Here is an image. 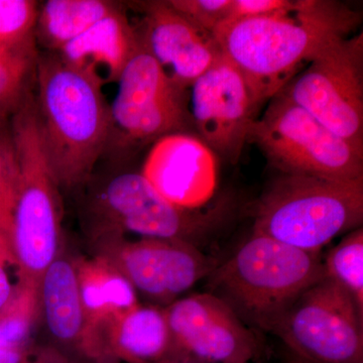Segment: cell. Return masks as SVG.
<instances>
[{"label": "cell", "instance_id": "6da1fadb", "mask_svg": "<svg viewBox=\"0 0 363 363\" xmlns=\"http://www.w3.org/2000/svg\"><path fill=\"white\" fill-rule=\"evenodd\" d=\"M359 14L329 0H295L279 13L222 23L213 35L245 79L253 104L281 92L305 64L334 40L350 37Z\"/></svg>", "mask_w": 363, "mask_h": 363}, {"label": "cell", "instance_id": "7a4b0ae2", "mask_svg": "<svg viewBox=\"0 0 363 363\" xmlns=\"http://www.w3.org/2000/svg\"><path fill=\"white\" fill-rule=\"evenodd\" d=\"M33 85L38 131L52 176L60 189L80 187L111 145L104 85L57 52L40 51Z\"/></svg>", "mask_w": 363, "mask_h": 363}, {"label": "cell", "instance_id": "3957f363", "mask_svg": "<svg viewBox=\"0 0 363 363\" xmlns=\"http://www.w3.org/2000/svg\"><path fill=\"white\" fill-rule=\"evenodd\" d=\"M324 278L320 252L257 234L207 277L209 293L230 306L252 330L264 332H272L298 296Z\"/></svg>", "mask_w": 363, "mask_h": 363}, {"label": "cell", "instance_id": "277c9868", "mask_svg": "<svg viewBox=\"0 0 363 363\" xmlns=\"http://www.w3.org/2000/svg\"><path fill=\"white\" fill-rule=\"evenodd\" d=\"M11 124L18 181L9 245L20 285L39 289L45 269L58 257L62 205L58 184L40 143L33 90L11 112Z\"/></svg>", "mask_w": 363, "mask_h": 363}, {"label": "cell", "instance_id": "5b68a950", "mask_svg": "<svg viewBox=\"0 0 363 363\" xmlns=\"http://www.w3.org/2000/svg\"><path fill=\"white\" fill-rule=\"evenodd\" d=\"M363 178L351 181L281 174L255 209L253 233L321 252L343 233L362 227Z\"/></svg>", "mask_w": 363, "mask_h": 363}, {"label": "cell", "instance_id": "8992f818", "mask_svg": "<svg viewBox=\"0 0 363 363\" xmlns=\"http://www.w3.org/2000/svg\"><path fill=\"white\" fill-rule=\"evenodd\" d=\"M89 211L98 233L113 240L130 233L202 250L220 230L228 207L221 203L200 210L182 209L162 197L140 172H123L97 186Z\"/></svg>", "mask_w": 363, "mask_h": 363}, {"label": "cell", "instance_id": "52a82bcc", "mask_svg": "<svg viewBox=\"0 0 363 363\" xmlns=\"http://www.w3.org/2000/svg\"><path fill=\"white\" fill-rule=\"evenodd\" d=\"M248 142L281 174L351 181L363 178V152L279 92L255 118Z\"/></svg>", "mask_w": 363, "mask_h": 363}, {"label": "cell", "instance_id": "ba28073f", "mask_svg": "<svg viewBox=\"0 0 363 363\" xmlns=\"http://www.w3.org/2000/svg\"><path fill=\"white\" fill-rule=\"evenodd\" d=\"M117 83V94L111 104L108 150H133L152 145L172 133H195L188 90L182 89L164 74L138 38Z\"/></svg>", "mask_w": 363, "mask_h": 363}, {"label": "cell", "instance_id": "9c48e42d", "mask_svg": "<svg viewBox=\"0 0 363 363\" xmlns=\"http://www.w3.org/2000/svg\"><path fill=\"white\" fill-rule=\"evenodd\" d=\"M363 152V35L334 40L281 90Z\"/></svg>", "mask_w": 363, "mask_h": 363}, {"label": "cell", "instance_id": "30bf717a", "mask_svg": "<svg viewBox=\"0 0 363 363\" xmlns=\"http://www.w3.org/2000/svg\"><path fill=\"white\" fill-rule=\"evenodd\" d=\"M272 333L312 363H363V313L331 279L301 294Z\"/></svg>", "mask_w": 363, "mask_h": 363}, {"label": "cell", "instance_id": "8fae6325", "mask_svg": "<svg viewBox=\"0 0 363 363\" xmlns=\"http://www.w3.org/2000/svg\"><path fill=\"white\" fill-rule=\"evenodd\" d=\"M164 313L181 357L202 363H252L262 357L255 331L213 294L179 298Z\"/></svg>", "mask_w": 363, "mask_h": 363}, {"label": "cell", "instance_id": "7c38bea8", "mask_svg": "<svg viewBox=\"0 0 363 363\" xmlns=\"http://www.w3.org/2000/svg\"><path fill=\"white\" fill-rule=\"evenodd\" d=\"M189 108L196 135L216 156L235 164L257 117L245 79L224 58L189 88Z\"/></svg>", "mask_w": 363, "mask_h": 363}, {"label": "cell", "instance_id": "4fadbf2b", "mask_svg": "<svg viewBox=\"0 0 363 363\" xmlns=\"http://www.w3.org/2000/svg\"><path fill=\"white\" fill-rule=\"evenodd\" d=\"M114 259H107L130 281L135 292L169 306L207 278L216 260L200 248L181 241L142 238L128 242L121 238Z\"/></svg>", "mask_w": 363, "mask_h": 363}, {"label": "cell", "instance_id": "5bb4252c", "mask_svg": "<svg viewBox=\"0 0 363 363\" xmlns=\"http://www.w3.org/2000/svg\"><path fill=\"white\" fill-rule=\"evenodd\" d=\"M138 6L143 13L142 26L135 28L140 45L182 89L189 90L221 59L214 35L189 23L167 0L138 2Z\"/></svg>", "mask_w": 363, "mask_h": 363}, {"label": "cell", "instance_id": "9a60e30c", "mask_svg": "<svg viewBox=\"0 0 363 363\" xmlns=\"http://www.w3.org/2000/svg\"><path fill=\"white\" fill-rule=\"evenodd\" d=\"M216 155L192 133H177L155 142L140 173L167 201L186 210L206 208L218 179Z\"/></svg>", "mask_w": 363, "mask_h": 363}, {"label": "cell", "instance_id": "2e32d148", "mask_svg": "<svg viewBox=\"0 0 363 363\" xmlns=\"http://www.w3.org/2000/svg\"><path fill=\"white\" fill-rule=\"evenodd\" d=\"M136 45L135 28L121 6L57 54L104 86L118 81Z\"/></svg>", "mask_w": 363, "mask_h": 363}, {"label": "cell", "instance_id": "e0dca14e", "mask_svg": "<svg viewBox=\"0 0 363 363\" xmlns=\"http://www.w3.org/2000/svg\"><path fill=\"white\" fill-rule=\"evenodd\" d=\"M117 350L133 363H155L181 357L172 338L164 308L136 305L113 317Z\"/></svg>", "mask_w": 363, "mask_h": 363}, {"label": "cell", "instance_id": "ac0fdd59", "mask_svg": "<svg viewBox=\"0 0 363 363\" xmlns=\"http://www.w3.org/2000/svg\"><path fill=\"white\" fill-rule=\"evenodd\" d=\"M45 324L55 338L75 340L85 327L86 316L77 269L68 259L57 257L45 269L39 285Z\"/></svg>", "mask_w": 363, "mask_h": 363}, {"label": "cell", "instance_id": "d6986e66", "mask_svg": "<svg viewBox=\"0 0 363 363\" xmlns=\"http://www.w3.org/2000/svg\"><path fill=\"white\" fill-rule=\"evenodd\" d=\"M121 6L108 0H48L39 4L35 30L37 47L58 52Z\"/></svg>", "mask_w": 363, "mask_h": 363}, {"label": "cell", "instance_id": "ffe728a7", "mask_svg": "<svg viewBox=\"0 0 363 363\" xmlns=\"http://www.w3.org/2000/svg\"><path fill=\"white\" fill-rule=\"evenodd\" d=\"M77 274L86 318H113L138 305L135 288L108 259L86 262Z\"/></svg>", "mask_w": 363, "mask_h": 363}, {"label": "cell", "instance_id": "44dd1931", "mask_svg": "<svg viewBox=\"0 0 363 363\" xmlns=\"http://www.w3.org/2000/svg\"><path fill=\"white\" fill-rule=\"evenodd\" d=\"M325 277L337 284L363 313V229H354L323 260Z\"/></svg>", "mask_w": 363, "mask_h": 363}, {"label": "cell", "instance_id": "7402d4cb", "mask_svg": "<svg viewBox=\"0 0 363 363\" xmlns=\"http://www.w3.org/2000/svg\"><path fill=\"white\" fill-rule=\"evenodd\" d=\"M38 48L0 50V112H11L35 80Z\"/></svg>", "mask_w": 363, "mask_h": 363}, {"label": "cell", "instance_id": "603a6c76", "mask_svg": "<svg viewBox=\"0 0 363 363\" xmlns=\"http://www.w3.org/2000/svg\"><path fill=\"white\" fill-rule=\"evenodd\" d=\"M18 181V157L11 130V112H0V235L9 242Z\"/></svg>", "mask_w": 363, "mask_h": 363}, {"label": "cell", "instance_id": "cb8c5ba5", "mask_svg": "<svg viewBox=\"0 0 363 363\" xmlns=\"http://www.w3.org/2000/svg\"><path fill=\"white\" fill-rule=\"evenodd\" d=\"M39 289L20 285L0 312V350H21L30 335L37 310Z\"/></svg>", "mask_w": 363, "mask_h": 363}, {"label": "cell", "instance_id": "d4e9b609", "mask_svg": "<svg viewBox=\"0 0 363 363\" xmlns=\"http://www.w3.org/2000/svg\"><path fill=\"white\" fill-rule=\"evenodd\" d=\"M38 11L39 4L33 0H0V50L38 48Z\"/></svg>", "mask_w": 363, "mask_h": 363}, {"label": "cell", "instance_id": "484cf974", "mask_svg": "<svg viewBox=\"0 0 363 363\" xmlns=\"http://www.w3.org/2000/svg\"><path fill=\"white\" fill-rule=\"evenodd\" d=\"M177 13L196 28L213 35L228 18L233 0H167Z\"/></svg>", "mask_w": 363, "mask_h": 363}, {"label": "cell", "instance_id": "4316f807", "mask_svg": "<svg viewBox=\"0 0 363 363\" xmlns=\"http://www.w3.org/2000/svg\"><path fill=\"white\" fill-rule=\"evenodd\" d=\"M294 2L295 0H233V6L226 21L279 13L292 7Z\"/></svg>", "mask_w": 363, "mask_h": 363}, {"label": "cell", "instance_id": "83f0119b", "mask_svg": "<svg viewBox=\"0 0 363 363\" xmlns=\"http://www.w3.org/2000/svg\"><path fill=\"white\" fill-rule=\"evenodd\" d=\"M6 260L13 262L9 241L0 235V312L9 304L14 295L4 264Z\"/></svg>", "mask_w": 363, "mask_h": 363}, {"label": "cell", "instance_id": "f1b7e54d", "mask_svg": "<svg viewBox=\"0 0 363 363\" xmlns=\"http://www.w3.org/2000/svg\"><path fill=\"white\" fill-rule=\"evenodd\" d=\"M23 352L21 350H0V363H21Z\"/></svg>", "mask_w": 363, "mask_h": 363}, {"label": "cell", "instance_id": "f546056e", "mask_svg": "<svg viewBox=\"0 0 363 363\" xmlns=\"http://www.w3.org/2000/svg\"><path fill=\"white\" fill-rule=\"evenodd\" d=\"M155 363H202L196 362V360L190 359V358L183 357H175L171 358H167V359L161 360Z\"/></svg>", "mask_w": 363, "mask_h": 363}, {"label": "cell", "instance_id": "4dcf8cb0", "mask_svg": "<svg viewBox=\"0 0 363 363\" xmlns=\"http://www.w3.org/2000/svg\"><path fill=\"white\" fill-rule=\"evenodd\" d=\"M285 363H312L310 362H307V360L303 359V358L297 357L295 354H291V357L286 359Z\"/></svg>", "mask_w": 363, "mask_h": 363}]
</instances>
